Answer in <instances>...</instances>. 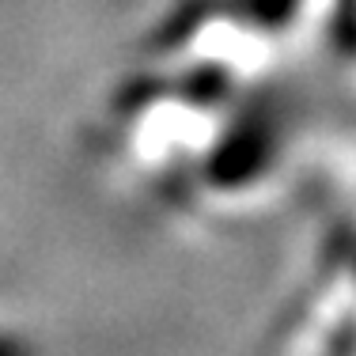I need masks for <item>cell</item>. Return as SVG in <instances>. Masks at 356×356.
<instances>
[{
    "instance_id": "6da1fadb",
    "label": "cell",
    "mask_w": 356,
    "mask_h": 356,
    "mask_svg": "<svg viewBox=\"0 0 356 356\" xmlns=\"http://www.w3.org/2000/svg\"><path fill=\"white\" fill-rule=\"evenodd\" d=\"M0 356H35V349H31L23 337L8 334V330H0Z\"/></svg>"
}]
</instances>
